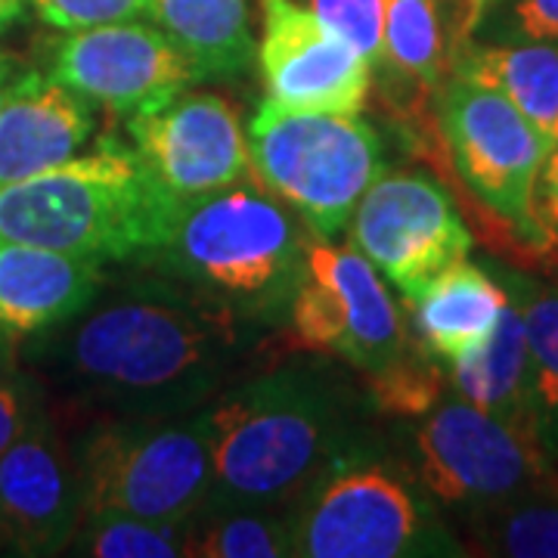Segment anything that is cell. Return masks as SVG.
<instances>
[{
	"instance_id": "e0dca14e",
	"label": "cell",
	"mask_w": 558,
	"mask_h": 558,
	"mask_svg": "<svg viewBox=\"0 0 558 558\" xmlns=\"http://www.w3.org/2000/svg\"><path fill=\"white\" fill-rule=\"evenodd\" d=\"M102 260L0 240V336L28 339L84 314L102 289Z\"/></svg>"
},
{
	"instance_id": "5b68a950",
	"label": "cell",
	"mask_w": 558,
	"mask_h": 558,
	"mask_svg": "<svg viewBox=\"0 0 558 558\" xmlns=\"http://www.w3.org/2000/svg\"><path fill=\"white\" fill-rule=\"evenodd\" d=\"M245 137L255 180L319 240L339 236L381 174L379 131L360 112H292L267 100Z\"/></svg>"
},
{
	"instance_id": "7c38bea8",
	"label": "cell",
	"mask_w": 558,
	"mask_h": 558,
	"mask_svg": "<svg viewBox=\"0 0 558 558\" xmlns=\"http://www.w3.org/2000/svg\"><path fill=\"white\" fill-rule=\"evenodd\" d=\"M124 119L140 159L183 205L255 180L240 116L220 94L183 87Z\"/></svg>"
},
{
	"instance_id": "8fae6325",
	"label": "cell",
	"mask_w": 558,
	"mask_h": 558,
	"mask_svg": "<svg viewBox=\"0 0 558 558\" xmlns=\"http://www.w3.org/2000/svg\"><path fill=\"white\" fill-rule=\"evenodd\" d=\"M348 227L351 245L398 286L403 299L472 252L469 223L450 193L422 171H381Z\"/></svg>"
},
{
	"instance_id": "ba28073f",
	"label": "cell",
	"mask_w": 558,
	"mask_h": 558,
	"mask_svg": "<svg viewBox=\"0 0 558 558\" xmlns=\"http://www.w3.org/2000/svg\"><path fill=\"white\" fill-rule=\"evenodd\" d=\"M416 475L444 506L465 512L549 478L543 428L490 416L469 400H440L416 428Z\"/></svg>"
},
{
	"instance_id": "4316f807",
	"label": "cell",
	"mask_w": 558,
	"mask_h": 558,
	"mask_svg": "<svg viewBox=\"0 0 558 558\" xmlns=\"http://www.w3.org/2000/svg\"><path fill=\"white\" fill-rule=\"evenodd\" d=\"M336 38L351 44L369 65L381 60V16L385 0H301Z\"/></svg>"
},
{
	"instance_id": "7a4b0ae2",
	"label": "cell",
	"mask_w": 558,
	"mask_h": 558,
	"mask_svg": "<svg viewBox=\"0 0 558 558\" xmlns=\"http://www.w3.org/2000/svg\"><path fill=\"white\" fill-rule=\"evenodd\" d=\"M314 369H274L220 395L205 413L211 502L299 506L339 462L348 413Z\"/></svg>"
},
{
	"instance_id": "2e32d148",
	"label": "cell",
	"mask_w": 558,
	"mask_h": 558,
	"mask_svg": "<svg viewBox=\"0 0 558 558\" xmlns=\"http://www.w3.org/2000/svg\"><path fill=\"white\" fill-rule=\"evenodd\" d=\"M97 131L94 102L50 72H22L0 106V186L81 156Z\"/></svg>"
},
{
	"instance_id": "484cf974",
	"label": "cell",
	"mask_w": 558,
	"mask_h": 558,
	"mask_svg": "<svg viewBox=\"0 0 558 558\" xmlns=\"http://www.w3.org/2000/svg\"><path fill=\"white\" fill-rule=\"evenodd\" d=\"M519 301L527 357H531V395L537 407L539 428L543 422L558 418V282L553 286H521L509 292Z\"/></svg>"
},
{
	"instance_id": "5bb4252c",
	"label": "cell",
	"mask_w": 558,
	"mask_h": 558,
	"mask_svg": "<svg viewBox=\"0 0 558 558\" xmlns=\"http://www.w3.org/2000/svg\"><path fill=\"white\" fill-rule=\"evenodd\" d=\"M258 65L267 100L292 112H360L373 65L295 0H258Z\"/></svg>"
},
{
	"instance_id": "d4e9b609",
	"label": "cell",
	"mask_w": 558,
	"mask_h": 558,
	"mask_svg": "<svg viewBox=\"0 0 558 558\" xmlns=\"http://www.w3.org/2000/svg\"><path fill=\"white\" fill-rule=\"evenodd\" d=\"M369 398L385 416L422 418L438 407L447 388V373L422 341H413L398 360L363 376Z\"/></svg>"
},
{
	"instance_id": "cb8c5ba5",
	"label": "cell",
	"mask_w": 558,
	"mask_h": 558,
	"mask_svg": "<svg viewBox=\"0 0 558 558\" xmlns=\"http://www.w3.org/2000/svg\"><path fill=\"white\" fill-rule=\"evenodd\" d=\"M190 543V521H156L87 512L75 527L65 553L94 558H183Z\"/></svg>"
},
{
	"instance_id": "4dcf8cb0",
	"label": "cell",
	"mask_w": 558,
	"mask_h": 558,
	"mask_svg": "<svg viewBox=\"0 0 558 558\" xmlns=\"http://www.w3.org/2000/svg\"><path fill=\"white\" fill-rule=\"evenodd\" d=\"M32 418V410L25 407L22 391L10 381V376L0 373V453L20 438Z\"/></svg>"
},
{
	"instance_id": "1f68e13d",
	"label": "cell",
	"mask_w": 558,
	"mask_h": 558,
	"mask_svg": "<svg viewBox=\"0 0 558 558\" xmlns=\"http://www.w3.org/2000/svg\"><path fill=\"white\" fill-rule=\"evenodd\" d=\"M543 444L549 453V484L558 490V418L543 422Z\"/></svg>"
},
{
	"instance_id": "f546056e",
	"label": "cell",
	"mask_w": 558,
	"mask_h": 558,
	"mask_svg": "<svg viewBox=\"0 0 558 558\" xmlns=\"http://www.w3.org/2000/svg\"><path fill=\"white\" fill-rule=\"evenodd\" d=\"M531 223L539 248H558V140L546 149V159L539 165L531 196Z\"/></svg>"
},
{
	"instance_id": "6da1fadb",
	"label": "cell",
	"mask_w": 558,
	"mask_h": 558,
	"mask_svg": "<svg viewBox=\"0 0 558 558\" xmlns=\"http://www.w3.org/2000/svg\"><path fill=\"white\" fill-rule=\"evenodd\" d=\"M242 314L196 286L137 282L81 319L69 373L90 391L168 413L211 395L242 354Z\"/></svg>"
},
{
	"instance_id": "f1b7e54d",
	"label": "cell",
	"mask_w": 558,
	"mask_h": 558,
	"mask_svg": "<svg viewBox=\"0 0 558 558\" xmlns=\"http://www.w3.org/2000/svg\"><path fill=\"white\" fill-rule=\"evenodd\" d=\"M478 22L494 40L558 44V0H497L494 13Z\"/></svg>"
},
{
	"instance_id": "ffe728a7",
	"label": "cell",
	"mask_w": 558,
	"mask_h": 558,
	"mask_svg": "<svg viewBox=\"0 0 558 558\" xmlns=\"http://www.w3.org/2000/svg\"><path fill=\"white\" fill-rule=\"evenodd\" d=\"M447 381L459 398L469 400L490 416L537 425L539 416L531 395V357H527V332L519 301L509 295V304L499 314L497 329L481 341L478 348L450 360Z\"/></svg>"
},
{
	"instance_id": "9c48e42d",
	"label": "cell",
	"mask_w": 558,
	"mask_h": 558,
	"mask_svg": "<svg viewBox=\"0 0 558 558\" xmlns=\"http://www.w3.org/2000/svg\"><path fill=\"white\" fill-rule=\"evenodd\" d=\"M438 128L450 168L475 199L519 236L534 242L531 196L546 140L502 94L447 75L438 94Z\"/></svg>"
},
{
	"instance_id": "8992f818",
	"label": "cell",
	"mask_w": 558,
	"mask_h": 558,
	"mask_svg": "<svg viewBox=\"0 0 558 558\" xmlns=\"http://www.w3.org/2000/svg\"><path fill=\"white\" fill-rule=\"evenodd\" d=\"M87 512L190 521L215 494L205 418L193 422H112L75 450ZM81 515V519H84Z\"/></svg>"
},
{
	"instance_id": "3957f363",
	"label": "cell",
	"mask_w": 558,
	"mask_h": 558,
	"mask_svg": "<svg viewBox=\"0 0 558 558\" xmlns=\"http://www.w3.org/2000/svg\"><path fill=\"white\" fill-rule=\"evenodd\" d=\"M183 202L171 196L134 146L102 137L87 156L0 186V240L97 260L161 252Z\"/></svg>"
},
{
	"instance_id": "836d02e7",
	"label": "cell",
	"mask_w": 558,
	"mask_h": 558,
	"mask_svg": "<svg viewBox=\"0 0 558 558\" xmlns=\"http://www.w3.org/2000/svg\"><path fill=\"white\" fill-rule=\"evenodd\" d=\"M13 81H16V60L13 57H7L3 50H0V106L7 100V94H10V87H13Z\"/></svg>"
},
{
	"instance_id": "277c9868",
	"label": "cell",
	"mask_w": 558,
	"mask_h": 558,
	"mask_svg": "<svg viewBox=\"0 0 558 558\" xmlns=\"http://www.w3.org/2000/svg\"><path fill=\"white\" fill-rule=\"evenodd\" d=\"M304 245L292 211L258 180H245L190 202L161 252L186 286L242 314L295 292Z\"/></svg>"
},
{
	"instance_id": "9a60e30c",
	"label": "cell",
	"mask_w": 558,
	"mask_h": 558,
	"mask_svg": "<svg viewBox=\"0 0 558 558\" xmlns=\"http://www.w3.org/2000/svg\"><path fill=\"white\" fill-rule=\"evenodd\" d=\"M84 515L75 453L57 428L32 413L25 432L0 453V546L20 556L62 553Z\"/></svg>"
},
{
	"instance_id": "83f0119b",
	"label": "cell",
	"mask_w": 558,
	"mask_h": 558,
	"mask_svg": "<svg viewBox=\"0 0 558 558\" xmlns=\"http://www.w3.org/2000/svg\"><path fill=\"white\" fill-rule=\"evenodd\" d=\"M28 7L57 32H84L149 16V0H28Z\"/></svg>"
},
{
	"instance_id": "ac0fdd59",
	"label": "cell",
	"mask_w": 558,
	"mask_h": 558,
	"mask_svg": "<svg viewBox=\"0 0 558 558\" xmlns=\"http://www.w3.org/2000/svg\"><path fill=\"white\" fill-rule=\"evenodd\" d=\"M506 304L509 292L469 260H457L407 295L416 339L447 363L487 341Z\"/></svg>"
},
{
	"instance_id": "d6986e66",
	"label": "cell",
	"mask_w": 558,
	"mask_h": 558,
	"mask_svg": "<svg viewBox=\"0 0 558 558\" xmlns=\"http://www.w3.org/2000/svg\"><path fill=\"white\" fill-rule=\"evenodd\" d=\"M450 75L502 94L553 146L558 140V44L490 40L475 44L462 35L450 50Z\"/></svg>"
},
{
	"instance_id": "603a6c76",
	"label": "cell",
	"mask_w": 558,
	"mask_h": 558,
	"mask_svg": "<svg viewBox=\"0 0 558 558\" xmlns=\"http://www.w3.org/2000/svg\"><path fill=\"white\" fill-rule=\"evenodd\" d=\"M469 537L484 556L558 558V490L546 478L515 497L472 509Z\"/></svg>"
},
{
	"instance_id": "e575fe53",
	"label": "cell",
	"mask_w": 558,
	"mask_h": 558,
	"mask_svg": "<svg viewBox=\"0 0 558 558\" xmlns=\"http://www.w3.org/2000/svg\"><path fill=\"white\" fill-rule=\"evenodd\" d=\"M465 3L472 7V16H469V28H465V35H469V32H472V28L478 25L481 16H484V10L490 7V0H465Z\"/></svg>"
},
{
	"instance_id": "4fadbf2b",
	"label": "cell",
	"mask_w": 558,
	"mask_h": 558,
	"mask_svg": "<svg viewBox=\"0 0 558 558\" xmlns=\"http://www.w3.org/2000/svg\"><path fill=\"white\" fill-rule=\"evenodd\" d=\"M50 75L119 116L199 81L196 65L156 22L137 20L65 32L50 47Z\"/></svg>"
},
{
	"instance_id": "d6a6232c",
	"label": "cell",
	"mask_w": 558,
	"mask_h": 558,
	"mask_svg": "<svg viewBox=\"0 0 558 558\" xmlns=\"http://www.w3.org/2000/svg\"><path fill=\"white\" fill-rule=\"evenodd\" d=\"M25 10H28V0H0V35L10 32L25 16Z\"/></svg>"
},
{
	"instance_id": "52a82bcc",
	"label": "cell",
	"mask_w": 558,
	"mask_h": 558,
	"mask_svg": "<svg viewBox=\"0 0 558 558\" xmlns=\"http://www.w3.org/2000/svg\"><path fill=\"white\" fill-rule=\"evenodd\" d=\"M289 317V344L341 357L363 376L388 366L416 341L381 274L351 242L307 240Z\"/></svg>"
},
{
	"instance_id": "44dd1931",
	"label": "cell",
	"mask_w": 558,
	"mask_h": 558,
	"mask_svg": "<svg viewBox=\"0 0 558 558\" xmlns=\"http://www.w3.org/2000/svg\"><path fill=\"white\" fill-rule=\"evenodd\" d=\"M149 20L190 57L199 81L242 75L258 57L252 0H149Z\"/></svg>"
},
{
	"instance_id": "30bf717a",
	"label": "cell",
	"mask_w": 558,
	"mask_h": 558,
	"mask_svg": "<svg viewBox=\"0 0 558 558\" xmlns=\"http://www.w3.org/2000/svg\"><path fill=\"white\" fill-rule=\"evenodd\" d=\"M410 484L385 465H344L295 506V556L400 558L450 553Z\"/></svg>"
},
{
	"instance_id": "7402d4cb",
	"label": "cell",
	"mask_w": 558,
	"mask_h": 558,
	"mask_svg": "<svg viewBox=\"0 0 558 558\" xmlns=\"http://www.w3.org/2000/svg\"><path fill=\"white\" fill-rule=\"evenodd\" d=\"M295 556V506H233L208 502L190 519L183 558H282Z\"/></svg>"
}]
</instances>
